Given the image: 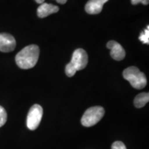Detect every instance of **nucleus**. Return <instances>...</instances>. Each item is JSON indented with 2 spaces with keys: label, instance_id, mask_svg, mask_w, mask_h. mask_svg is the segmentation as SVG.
Segmentation results:
<instances>
[{
  "label": "nucleus",
  "instance_id": "f257e3e1",
  "mask_svg": "<svg viewBox=\"0 0 149 149\" xmlns=\"http://www.w3.org/2000/svg\"><path fill=\"white\" fill-rule=\"evenodd\" d=\"M40 56V48L32 44L26 46L17 54L15 61L17 66L22 69H30L36 65Z\"/></svg>",
  "mask_w": 149,
  "mask_h": 149
},
{
  "label": "nucleus",
  "instance_id": "f03ea898",
  "mask_svg": "<svg viewBox=\"0 0 149 149\" xmlns=\"http://www.w3.org/2000/svg\"><path fill=\"white\" fill-rule=\"evenodd\" d=\"M123 77L129 81L134 88H144L147 84V79L144 72H141L138 68L135 66H130L123 72Z\"/></svg>",
  "mask_w": 149,
  "mask_h": 149
},
{
  "label": "nucleus",
  "instance_id": "7ed1b4c3",
  "mask_svg": "<svg viewBox=\"0 0 149 149\" xmlns=\"http://www.w3.org/2000/svg\"><path fill=\"white\" fill-rule=\"evenodd\" d=\"M104 108L102 107H93L89 108L84 113L81 117V124L86 127H91L95 125L104 117Z\"/></svg>",
  "mask_w": 149,
  "mask_h": 149
},
{
  "label": "nucleus",
  "instance_id": "20e7f679",
  "mask_svg": "<svg viewBox=\"0 0 149 149\" xmlns=\"http://www.w3.org/2000/svg\"><path fill=\"white\" fill-rule=\"evenodd\" d=\"M43 116V109L39 104H34L27 115L26 125L29 129L34 130L38 128Z\"/></svg>",
  "mask_w": 149,
  "mask_h": 149
},
{
  "label": "nucleus",
  "instance_id": "39448f33",
  "mask_svg": "<svg viewBox=\"0 0 149 149\" xmlns=\"http://www.w3.org/2000/svg\"><path fill=\"white\" fill-rule=\"evenodd\" d=\"M88 55L82 48H78L74 51L70 63L73 65L76 70H81L85 68L88 64Z\"/></svg>",
  "mask_w": 149,
  "mask_h": 149
},
{
  "label": "nucleus",
  "instance_id": "423d86ee",
  "mask_svg": "<svg viewBox=\"0 0 149 149\" xmlns=\"http://www.w3.org/2000/svg\"><path fill=\"white\" fill-rule=\"evenodd\" d=\"M16 46L14 37L8 33H0V51L9 53L13 51Z\"/></svg>",
  "mask_w": 149,
  "mask_h": 149
},
{
  "label": "nucleus",
  "instance_id": "0eeeda50",
  "mask_svg": "<svg viewBox=\"0 0 149 149\" xmlns=\"http://www.w3.org/2000/svg\"><path fill=\"white\" fill-rule=\"evenodd\" d=\"M107 48L111 50V56L115 60L121 61L124 59L126 53L121 44L115 41H109L107 44Z\"/></svg>",
  "mask_w": 149,
  "mask_h": 149
},
{
  "label": "nucleus",
  "instance_id": "6e6552de",
  "mask_svg": "<svg viewBox=\"0 0 149 149\" xmlns=\"http://www.w3.org/2000/svg\"><path fill=\"white\" fill-rule=\"evenodd\" d=\"M59 8L58 6L51 3H43L37 8V15L40 18H44L50 15L55 13L59 11Z\"/></svg>",
  "mask_w": 149,
  "mask_h": 149
},
{
  "label": "nucleus",
  "instance_id": "1a4fd4ad",
  "mask_svg": "<svg viewBox=\"0 0 149 149\" xmlns=\"http://www.w3.org/2000/svg\"><path fill=\"white\" fill-rule=\"evenodd\" d=\"M104 3L100 0H89L85 6V10L87 13L96 15L101 13Z\"/></svg>",
  "mask_w": 149,
  "mask_h": 149
},
{
  "label": "nucleus",
  "instance_id": "9d476101",
  "mask_svg": "<svg viewBox=\"0 0 149 149\" xmlns=\"http://www.w3.org/2000/svg\"><path fill=\"white\" fill-rule=\"evenodd\" d=\"M149 101V93H142L137 95L134 100V105L136 108L144 107Z\"/></svg>",
  "mask_w": 149,
  "mask_h": 149
},
{
  "label": "nucleus",
  "instance_id": "9b49d317",
  "mask_svg": "<svg viewBox=\"0 0 149 149\" xmlns=\"http://www.w3.org/2000/svg\"><path fill=\"white\" fill-rule=\"evenodd\" d=\"M139 40L141 41L143 44H149V26H148L146 29L141 33L139 37Z\"/></svg>",
  "mask_w": 149,
  "mask_h": 149
},
{
  "label": "nucleus",
  "instance_id": "f8f14e48",
  "mask_svg": "<svg viewBox=\"0 0 149 149\" xmlns=\"http://www.w3.org/2000/svg\"><path fill=\"white\" fill-rule=\"evenodd\" d=\"M77 72V70L74 68V66L72 65L71 63H68V64L66 66V68H65V72H66V75L68 77H72V76L74 75V74Z\"/></svg>",
  "mask_w": 149,
  "mask_h": 149
},
{
  "label": "nucleus",
  "instance_id": "ddd939ff",
  "mask_svg": "<svg viewBox=\"0 0 149 149\" xmlns=\"http://www.w3.org/2000/svg\"><path fill=\"white\" fill-rule=\"evenodd\" d=\"M7 121V113L3 108L0 106V127L3 126Z\"/></svg>",
  "mask_w": 149,
  "mask_h": 149
},
{
  "label": "nucleus",
  "instance_id": "4468645a",
  "mask_svg": "<svg viewBox=\"0 0 149 149\" xmlns=\"http://www.w3.org/2000/svg\"><path fill=\"white\" fill-rule=\"evenodd\" d=\"M111 149H126V147L122 141H116L112 144Z\"/></svg>",
  "mask_w": 149,
  "mask_h": 149
},
{
  "label": "nucleus",
  "instance_id": "2eb2a0df",
  "mask_svg": "<svg viewBox=\"0 0 149 149\" xmlns=\"http://www.w3.org/2000/svg\"><path fill=\"white\" fill-rule=\"evenodd\" d=\"M131 1V3L133 5H137L139 3H141L142 0H130Z\"/></svg>",
  "mask_w": 149,
  "mask_h": 149
},
{
  "label": "nucleus",
  "instance_id": "dca6fc26",
  "mask_svg": "<svg viewBox=\"0 0 149 149\" xmlns=\"http://www.w3.org/2000/svg\"><path fill=\"white\" fill-rule=\"evenodd\" d=\"M59 3H61V4H64V3H66L67 0H56Z\"/></svg>",
  "mask_w": 149,
  "mask_h": 149
},
{
  "label": "nucleus",
  "instance_id": "f3484780",
  "mask_svg": "<svg viewBox=\"0 0 149 149\" xmlns=\"http://www.w3.org/2000/svg\"><path fill=\"white\" fill-rule=\"evenodd\" d=\"M149 2V0H142L141 3H143L144 5H148Z\"/></svg>",
  "mask_w": 149,
  "mask_h": 149
},
{
  "label": "nucleus",
  "instance_id": "a211bd4d",
  "mask_svg": "<svg viewBox=\"0 0 149 149\" xmlns=\"http://www.w3.org/2000/svg\"><path fill=\"white\" fill-rule=\"evenodd\" d=\"M35 1H36L37 3H41V4H42V3H44V1H45V0H35Z\"/></svg>",
  "mask_w": 149,
  "mask_h": 149
},
{
  "label": "nucleus",
  "instance_id": "6ab92c4d",
  "mask_svg": "<svg viewBox=\"0 0 149 149\" xmlns=\"http://www.w3.org/2000/svg\"><path fill=\"white\" fill-rule=\"evenodd\" d=\"M100 1H102V3H104H104H107V1H109V0H100Z\"/></svg>",
  "mask_w": 149,
  "mask_h": 149
}]
</instances>
